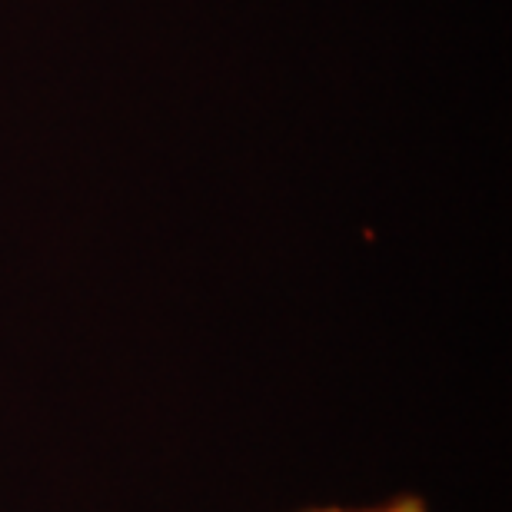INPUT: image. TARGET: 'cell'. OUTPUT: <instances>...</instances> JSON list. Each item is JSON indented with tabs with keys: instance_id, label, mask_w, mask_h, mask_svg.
<instances>
[{
	"instance_id": "obj_1",
	"label": "cell",
	"mask_w": 512,
	"mask_h": 512,
	"mask_svg": "<svg viewBox=\"0 0 512 512\" xmlns=\"http://www.w3.org/2000/svg\"><path fill=\"white\" fill-rule=\"evenodd\" d=\"M300 512H429V509L423 496H396L376 506H313Z\"/></svg>"
}]
</instances>
